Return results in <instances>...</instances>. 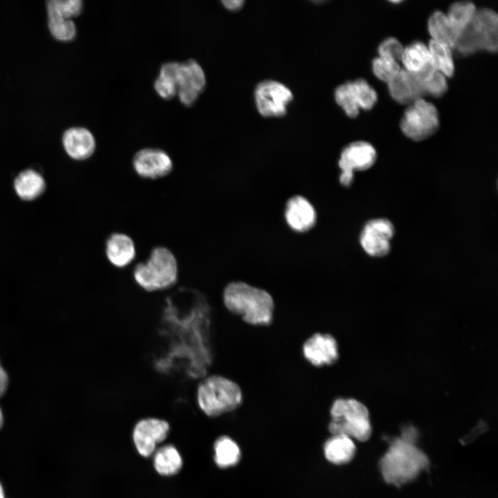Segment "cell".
I'll return each instance as SVG.
<instances>
[{
    "mask_svg": "<svg viewBox=\"0 0 498 498\" xmlns=\"http://www.w3.org/2000/svg\"><path fill=\"white\" fill-rule=\"evenodd\" d=\"M222 301L232 315L251 326H269L273 321L275 301L267 290L244 282H232L224 288Z\"/></svg>",
    "mask_w": 498,
    "mask_h": 498,
    "instance_id": "obj_1",
    "label": "cell"
},
{
    "mask_svg": "<svg viewBox=\"0 0 498 498\" xmlns=\"http://www.w3.org/2000/svg\"><path fill=\"white\" fill-rule=\"evenodd\" d=\"M426 454L413 441L403 437L396 439L380 461L384 480L400 486L414 480L429 466Z\"/></svg>",
    "mask_w": 498,
    "mask_h": 498,
    "instance_id": "obj_2",
    "label": "cell"
},
{
    "mask_svg": "<svg viewBox=\"0 0 498 498\" xmlns=\"http://www.w3.org/2000/svg\"><path fill=\"white\" fill-rule=\"evenodd\" d=\"M240 385L232 379L213 374L203 377L196 388L199 409L209 417H217L237 409L243 403Z\"/></svg>",
    "mask_w": 498,
    "mask_h": 498,
    "instance_id": "obj_3",
    "label": "cell"
},
{
    "mask_svg": "<svg viewBox=\"0 0 498 498\" xmlns=\"http://www.w3.org/2000/svg\"><path fill=\"white\" fill-rule=\"evenodd\" d=\"M133 277L138 286L147 292L171 288L178 280L177 259L167 248L156 246L151 250L146 261L134 266Z\"/></svg>",
    "mask_w": 498,
    "mask_h": 498,
    "instance_id": "obj_4",
    "label": "cell"
},
{
    "mask_svg": "<svg viewBox=\"0 0 498 498\" xmlns=\"http://www.w3.org/2000/svg\"><path fill=\"white\" fill-rule=\"evenodd\" d=\"M329 430L333 434H344L359 441H367L371 425L367 407L355 398H338L333 402Z\"/></svg>",
    "mask_w": 498,
    "mask_h": 498,
    "instance_id": "obj_5",
    "label": "cell"
},
{
    "mask_svg": "<svg viewBox=\"0 0 498 498\" xmlns=\"http://www.w3.org/2000/svg\"><path fill=\"white\" fill-rule=\"evenodd\" d=\"M498 17L488 8L477 10L470 24L459 34L454 49L462 55L478 50L495 53L498 44Z\"/></svg>",
    "mask_w": 498,
    "mask_h": 498,
    "instance_id": "obj_6",
    "label": "cell"
},
{
    "mask_svg": "<svg viewBox=\"0 0 498 498\" xmlns=\"http://www.w3.org/2000/svg\"><path fill=\"white\" fill-rule=\"evenodd\" d=\"M439 125L437 109L432 103L423 98L409 104L400 124L403 133L415 141L430 137L437 131Z\"/></svg>",
    "mask_w": 498,
    "mask_h": 498,
    "instance_id": "obj_7",
    "label": "cell"
},
{
    "mask_svg": "<svg viewBox=\"0 0 498 498\" xmlns=\"http://www.w3.org/2000/svg\"><path fill=\"white\" fill-rule=\"evenodd\" d=\"M376 157L375 148L365 141H356L347 145L338 160L341 185L350 186L353 181L354 172L369 169L375 163Z\"/></svg>",
    "mask_w": 498,
    "mask_h": 498,
    "instance_id": "obj_8",
    "label": "cell"
},
{
    "mask_svg": "<svg viewBox=\"0 0 498 498\" xmlns=\"http://www.w3.org/2000/svg\"><path fill=\"white\" fill-rule=\"evenodd\" d=\"M170 425L165 419L145 417L138 420L132 431V440L138 454L151 457L157 448L167 439Z\"/></svg>",
    "mask_w": 498,
    "mask_h": 498,
    "instance_id": "obj_9",
    "label": "cell"
},
{
    "mask_svg": "<svg viewBox=\"0 0 498 498\" xmlns=\"http://www.w3.org/2000/svg\"><path fill=\"white\" fill-rule=\"evenodd\" d=\"M255 98L259 112L264 116H282L293 99L290 90L281 82L274 80L261 82L256 86Z\"/></svg>",
    "mask_w": 498,
    "mask_h": 498,
    "instance_id": "obj_10",
    "label": "cell"
},
{
    "mask_svg": "<svg viewBox=\"0 0 498 498\" xmlns=\"http://www.w3.org/2000/svg\"><path fill=\"white\" fill-rule=\"evenodd\" d=\"M176 83L179 101L183 106L191 107L205 87V72L197 61L189 59L179 63Z\"/></svg>",
    "mask_w": 498,
    "mask_h": 498,
    "instance_id": "obj_11",
    "label": "cell"
},
{
    "mask_svg": "<svg viewBox=\"0 0 498 498\" xmlns=\"http://www.w3.org/2000/svg\"><path fill=\"white\" fill-rule=\"evenodd\" d=\"M302 354L304 360L314 367L331 366L339 359L338 343L333 335L316 332L303 342Z\"/></svg>",
    "mask_w": 498,
    "mask_h": 498,
    "instance_id": "obj_12",
    "label": "cell"
},
{
    "mask_svg": "<svg viewBox=\"0 0 498 498\" xmlns=\"http://www.w3.org/2000/svg\"><path fill=\"white\" fill-rule=\"evenodd\" d=\"M132 165L140 177L156 179L168 175L173 169V161L163 149L155 147L142 148L133 156Z\"/></svg>",
    "mask_w": 498,
    "mask_h": 498,
    "instance_id": "obj_13",
    "label": "cell"
},
{
    "mask_svg": "<svg viewBox=\"0 0 498 498\" xmlns=\"http://www.w3.org/2000/svg\"><path fill=\"white\" fill-rule=\"evenodd\" d=\"M394 234V228L386 219H375L364 226L360 237L363 250L370 256L380 257L390 250V241Z\"/></svg>",
    "mask_w": 498,
    "mask_h": 498,
    "instance_id": "obj_14",
    "label": "cell"
},
{
    "mask_svg": "<svg viewBox=\"0 0 498 498\" xmlns=\"http://www.w3.org/2000/svg\"><path fill=\"white\" fill-rule=\"evenodd\" d=\"M405 70L419 82L429 80L436 71L431 59L428 46L416 41L404 48L400 60Z\"/></svg>",
    "mask_w": 498,
    "mask_h": 498,
    "instance_id": "obj_15",
    "label": "cell"
},
{
    "mask_svg": "<svg viewBox=\"0 0 498 498\" xmlns=\"http://www.w3.org/2000/svg\"><path fill=\"white\" fill-rule=\"evenodd\" d=\"M284 215L288 226L297 232L308 231L316 221L315 208L308 200L299 195L288 199Z\"/></svg>",
    "mask_w": 498,
    "mask_h": 498,
    "instance_id": "obj_16",
    "label": "cell"
},
{
    "mask_svg": "<svg viewBox=\"0 0 498 498\" xmlns=\"http://www.w3.org/2000/svg\"><path fill=\"white\" fill-rule=\"evenodd\" d=\"M62 144L67 154L77 160L90 158L96 147L93 134L88 129L81 127L66 129L62 136Z\"/></svg>",
    "mask_w": 498,
    "mask_h": 498,
    "instance_id": "obj_17",
    "label": "cell"
},
{
    "mask_svg": "<svg viewBox=\"0 0 498 498\" xmlns=\"http://www.w3.org/2000/svg\"><path fill=\"white\" fill-rule=\"evenodd\" d=\"M136 253L133 239L124 233H112L106 240V257L117 268H124L130 264L135 259Z\"/></svg>",
    "mask_w": 498,
    "mask_h": 498,
    "instance_id": "obj_18",
    "label": "cell"
},
{
    "mask_svg": "<svg viewBox=\"0 0 498 498\" xmlns=\"http://www.w3.org/2000/svg\"><path fill=\"white\" fill-rule=\"evenodd\" d=\"M391 97L397 102L410 104L424 95L419 82L405 69L387 83Z\"/></svg>",
    "mask_w": 498,
    "mask_h": 498,
    "instance_id": "obj_19",
    "label": "cell"
},
{
    "mask_svg": "<svg viewBox=\"0 0 498 498\" xmlns=\"http://www.w3.org/2000/svg\"><path fill=\"white\" fill-rule=\"evenodd\" d=\"M155 471L160 476L177 474L183 466V459L178 448L170 443L158 446L152 456Z\"/></svg>",
    "mask_w": 498,
    "mask_h": 498,
    "instance_id": "obj_20",
    "label": "cell"
},
{
    "mask_svg": "<svg viewBox=\"0 0 498 498\" xmlns=\"http://www.w3.org/2000/svg\"><path fill=\"white\" fill-rule=\"evenodd\" d=\"M427 29L432 40L454 49L459 33L455 29L445 13L439 10L434 12L428 19Z\"/></svg>",
    "mask_w": 498,
    "mask_h": 498,
    "instance_id": "obj_21",
    "label": "cell"
},
{
    "mask_svg": "<svg viewBox=\"0 0 498 498\" xmlns=\"http://www.w3.org/2000/svg\"><path fill=\"white\" fill-rule=\"evenodd\" d=\"M324 452L329 462L342 465L353 459L356 453V445L351 438L344 434H335L326 441Z\"/></svg>",
    "mask_w": 498,
    "mask_h": 498,
    "instance_id": "obj_22",
    "label": "cell"
},
{
    "mask_svg": "<svg viewBox=\"0 0 498 498\" xmlns=\"http://www.w3.org/2000/svg\"><path fill=\"white\" fill-rule=\"evenodd\" d=\"M14 187L17 194L23 200L37 199L44 191L45 181L42 175L33 169L21 172L15 178Z\"/></svg>",
    "mask_w": 498,
    "mask_h": 498,
    "instance_id": "obj_23",
    "label": "cell"
},
{
    "mask_svg": "<svg viewBox=\"0 0 498 498\" xmlns=\"http://www.w3.org/2000/svg\"><path fill=\"white\" fill-rule=\"evenodd\" d=\"M213 449L214 461L220 468L235 465L240 459L239 448L229 436L219 437L214 443Z\"/></svg>",
    "mask_w": 498,
    "mask_h": 498,
    "instance_id": "obj_24",
    "label": "cell"
},
{
    "mask_svg": "<svg viewBox=\"0 0 498 498\" xmlns=\"http://www.w3.org/2000/svg\"><path fill=\"white\" fill-rule=\"evenodd\" d=\"M427 46L435 69L446 77H452L454 72L452 49L446 45L432 39Z\"/></svg>",
    "mask_w": 498,
    "mask_h": 498,
    "instance_id": "obj_25",
    "label": "cell"
},
{
    "mask_svg": "<svg viewBox=\"0 0 498 498\" xmlns=\"http://www.w3.org/2000/svg\"><path fill=\"white\" fill-rule=\"evenodd\" d=\"M477 10L474 4L470 1H457L449 7L445 15L460 34L470 24Z\"/></svg>",
    "mask_w": 498,
    "mask_h": 498,
    "instance_id": "obj_26",
    "label": "cell"
},
{
    "mask_svg": "<svg viewBox=\"0 0 498 498\" xmlns=\"http://www.w3.org/2000/svg\"><path fill=\"white\" fill-rule=\"evenodd\" d=\"M335 99L349 117L355 118L358 115V98L353 81L338 86L335 91Z\"/></svg>",
    "mask_w": 498,
    "mask_h": 498,
    "instance_id": "obj_27",
    "label": "cell"
},
{
    "mask_svg": "<svg viewBox=\"0 0 498 498\" xmlns=\"http://www.w3.org/2000/svg\"><path fill=\"white\" fill-rule=\"evenodd\" d=\"M48 17H57L67 19L77 17L83 10L81 0H50L46 2Z\"/></svg>",
    "mask_w": 498,
    "mask_h": 498,
    "instance_id": "obj_28",
    "label": "cell"
},
{
    "mask_svg": "<svg viewBox=\"0 0 498 498\" xmlns=\"http://www.w3.org/2000/svg\"><path fill=\"white\" fill-rule=\"evenodd\" d=\"M48 27L52 36L58 41L71 42L76 37L77 29L72 19L48 17Z\"/></svg>",
    "mask_w": 498,
    "mask_h": 498,
    "instance_id": "obj_29",
    "label": "cell"
},
{
    "mask_svg": "<svg viewBox=\"0 0 498 498\" xmlns=\"http://www.w3.org/2000/svg\"><path fill=\"white\" fill-rule=\"evenodd\" d=\"M401 70L398 62L382 57H376L372 62V71L379 80L388 83Z\"/></svg>",
    "mask_w": 498,
    "mask_h": 498,
    "instance_id": "obj_30",
    "label": "cell"
},
{
    "mask_svg": "<svg viewBox=\"0 0 498 498\" xmlns=\"http://www.w3.org/2000/svg\"><path fill=\"white\" fill-rule=\"evenodd\" d=\"M177 77L159 71L154 81L156 93L164 100H171L177 95Z\"/></svg>",
    "mask_w": 498,
    "mask_h": 498,
    "instance_id": "obj_31",
    "label": "cell"
},
{
    "mask_svg": "<svg viewBox=\"0 0 498 498\" xmlns=\"http://www.w3.org/2000/svg\"><path fill=\"white\" fill-rule=\"evenodd\" d=\"M353 82L358 94L360 109H371L378 99L376 91L364 79H357Z\"/></svg>",
    "mask_w": 498,
    "mask_h": 498,
    "instance_id": "obj_32",
    "label": "cell"
},
{
    "mask_svg": "<svg viewBox=\"0 0 498 498\" xmlns=\"http://www.w3.org/2000/svg\"><path fill=\"white\" fill-rule=\"evenodd\" d=\"M419 83L424 95L429 94L439 98L445 94L448 90L446 77L437 71L429 80Z\"/></svg>",
    "mask_w": 498,
    "mask_h": 498,
    "instance_id": "obj_33",
    "label": "cell"
},
{
    "mask_svg": "<svg viewBox=\"0 0 498 498\" xmlns=\"http://www.w3.org/2000/svg\"><path fill=\"white\" fill-rule=\"evenodd\" d=\"M403 50L404 47L402 44L394 37L385 39L378 48L379 57L391 59L398 62L401 60Z\"/></svg>",
    "mask_w": 498,
    "mask_h": 498,
    "instance_id": "obj_34",
    "label": "cell"
},
{
    "mask_svg": "<svg viewBox=\"0 0 498 498\" xmlns=\"http://www.w3.org/2000/svg\"><path fill=\"white\" fill-rule=\"evenodd\" d=\"M8 384V376L0 364V397H1L6 392Z\"/></svg>",
    "mask_w": 498,
    "mask_h": 498,
    "instance_id": "obj_35",
    "label": "cell"
},
{
    "mask_svg": "<svg viewBox=\"0 0 498 498\" xmlns=\"http://www.w3.org/2000/svg\"><path fill=\"white\" fill-rule=\"evenodd\" d=\"M244 1L242 0L222 1L223 5L228 9L235 10L242 6Z\"/></svg>",
    "mask_w": 498,
    "mask_h": 498,
    "instance_id": "obj_36",
    "label": "cell"
},
{
    "mask_svg": "<svg viewBox=\"0 0 498 498\" xmlns=\"http://www.w3.org/2000/svg\"><path fill=\"white\" fill-rule=\"evenodd\" d=\"M3 413H2L1 409L0 407V429L1 428V427L3 425Z\"/></svg>",
    "mask_w": 498,
    "mask_h": 498,
    "instance_id": "obj_37",
    "label": "cell"
},
{
    "mask_svg": "<svg viewBox=\"0 0 498 498\" xmlns=\"http://www.w3.org/2000/svg\"><path fill=\"white\" fill-rule=\"evenodd\" d=\"M0 498H6L4 495V491L2 487V485L0 482Z\"/></svg>",
    "mask_w": 498,
    "mask_h": 498,
    "instance_id": "obj_38",
    "label": "cell"
}]
</instances>
